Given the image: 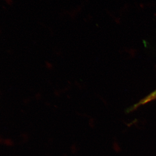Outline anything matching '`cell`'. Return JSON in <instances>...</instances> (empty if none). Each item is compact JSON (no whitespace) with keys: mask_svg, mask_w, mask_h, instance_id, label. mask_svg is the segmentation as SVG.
<instances>
[{"mask_svg":"<svg viewBox=\"0 0 156 156\" xmlns=\"http://www.w3.org/2000/svg\"><path fill=\"white\" fill-rule=\"evenodd\" d=\"M156 99V90L155 91H154L152 93H151L148 95H147V97L144 98L142 100L139 101L138 103L134 105V106L131 108L130 109V111H132L136 109V108H138L139 107L141 106V105H144L152 101H153Z\"/></svg>","mask_w":156,"mask_h":156,"instance_id":"cell-1","label":"cell"},{"mask_svg":"<svg viewBox=\"0 0 156 156\" xmlns=\"http://www.w3.org/2000/svg\"><path fill=\"white\" fill-rule=\"evenodd\" d=\"M5 1L6 3H7L8 5H12V3H13L12 0H5Z\"/></svg>","mask_w":156,"mask_h":156,"instance_id":"cell-2","label":"cell"}]
</instances>
